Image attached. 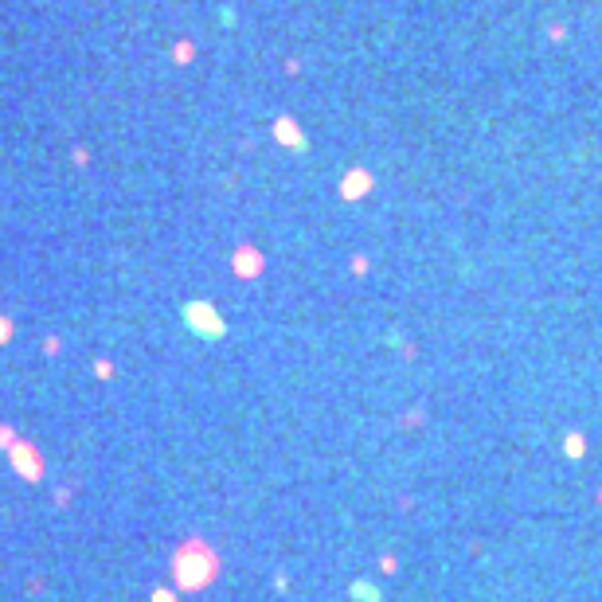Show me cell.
Returning <instances> with one entry per match:
<instances>
[{
  "label": "cell",
  "instance_id": "obj_6",
  "mask_svg": "<svg viewBox=\"0 0 602 602\" xmlns=\"http://www.w3.org/2000/svg\"><path fill=\"white\" fill-rule=\"evenodd\" d=\"M153 602H172V594H164V591H157V594H153Z\"/></svg>",
  "mask_w": 602,
  "mask_h": 602
},
{
  "label": "cell",
  "instance_id": "obj_1",
  "mask_svg": "<svg viewBox=\"0 0 602 602\" xmlns=\"http://www.w3.org/2000/svg\"><path fill=\"white\" fill-rule=\"evenodd\" d=\"M176 583L184 586V591H195V586H207L215 579V555L204 548L200 540L184 543V548L176 551Z\"/></svg>",
  "mask_w": 602,
  "mask_h": 602
},
{
  "label": "cell",
  "instance_id": "obj_3",
  "mask_svg": "<svg viewBox=\"0 0 602 602\" xmlns=\"http://www.w3.org/2000/svg\"><path fill=\"white\" fill-rule=\"evenodd\" d=\"M184 317H188V321H192L200 332H207V337L223 332V325H219V321H212V309H207V306H188V309H184Z\"/></svg>",
  "mask_w": 602,
  "mask_h": 602
},
{
  "label": "cell",
  "instance_id": "obj_4",
  "mask_svg": "<svg viewBox=\"0 0 602 602\" xmlns=\"http://www.w3.org/2000/svg\"><path fill=\"white\" fill-rule=\"evenodd\" d=\"M8 340H12V321L0 313V344H8Z\"/></svg>",
  "mask_w": 602,
  "mask_h": 602
},
{
  "label": "cell",
  "instance_id": "obj_5",
  "mask_svg": "<svg viewBox=\"0 0 602 602\" xmlns=\"http://www.w3.org/2000/svg\"><path fill=\"white\" fill-rule=\"evenodd\" d=\"M12 442H16V434H12V426H0V446L12 450Z\"/></svg>",
  "mask_w": 602,
  "mask_h": 602
},
{
  "label": "cell",
  "instance_id": "obj_2",
  "mask_svg": "<svg viewBox=\"0 0 602 602\" xmlns=\"http://www.w3.org/2000/svg\"><path fill=\"white\" fill-rule=\"evenodd\" d=\"M8 458H12V469H16L24 481H40V477H43V458H40V450H35L32 442L16 438V442H12V450H8Z\"/></svg>",
  "mask_w": 602,
  "mask_h": 602
}]
</instances>
